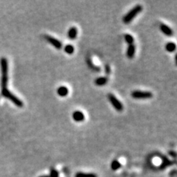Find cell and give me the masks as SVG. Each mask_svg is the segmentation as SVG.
Masks as SVG:
<instances>
[{"mask_svg":"<svg viewBox=\"0 0 177 177\" xmlns=\"http://www.w3.org/2000/svg\"><path fill=\"white\" fill-rule=\"evenodd\" d=\"M72 118L75 122H82L85 119L84 114L81 111H75L72 114Z\"/></svg>","mask_w":177,"mask_h":177,"instance_id":"cell-6","label":"cell"},{"mask_svg":"<svg viewBox=\"0 0 177 177\" xmlns=\"http://www.w3.org/2000/svg\"><path fill=\"white\" fill-rule=\"evenodd\" d=\"M120 167V162H119L118 161H117V160L112 162V163H111V168H112V169L117 170V169H118Z\"/></svg>","mask_w":177,"mask_h":177,"instance_id":"cell-16","label":"cell"},{"mask_svg":"<svg viewBox=\"0 0 177 177\" xmlns=\"http://www.w3.org/2000/svg\"><path fill=\"white\" fill-rule=\"evenodd\" d=\"M108 78L106 77H98L95 81V84L98 86H102L107 84Z\"/></svg>","mask_w":177,"mask_h":177,"instance_id":"cell-11","label":"cell"},{"mask_svg":"<svg viewBox=\"0 0 177 177\" xmlns=\"http://www.w3.org/2000/svg\"><path fill=\"white\" fill-rule=\"evenodd\" d=\"M135 50H136V48H135V46L134 44H130V45H128L126 52L127 57H128V59H132V58L134 56Z\"/></svg>","mask_w":177,"mask_h":177,"instance_id":"cell-9","label":"cell"},{"mask_svg":"<svg viewBox=\"0 0 177 177\" xmlns=\"http://www.w3.org/2000/svg\"><path fill=\"white\" fill-rule=\"evenodd\" d=\"M176 46L175 43L174 42H168L165 46L166 50L169 52H174L176 50Z\"/></svg>","mask_w":177,"mask_h":177,"instance_id":"cell-12","label":"cell"},{"mask_svg":"<svg viewBox=\"0 0 177 177\" xmlns=\"http://www.w3.org/2000/svg\"><path fill=\"white\" fill-rule=\"evenodd\" d=\"M64 51L66 53L69 54V55H72V54L74 52L75 48L74 47H73V45H72V44H67V45L65 46Z\"/></svg>","mask_w":177,"mask_h":177,"instance_id":"cell-13","label":"cell"},{"mask_svg":"<svg viewBox=\"0 0 177 177\" xmlns=\"http://www.w3.org/2000/svg\"><path fill=\"white\" fill-rule=\"evenodd\" d=\"M142 10V7L140 5H136V6L134 7L129 12H128L125 16H123V22L125 24H128V23L131 22L133 19H134L135 16H137Z\"/></svg>","mask_w":177,"mask_h":177,"instance_id":"cell-2","label":"cell"},{"mask_svg":"<svg viewBox=\"0 0 177 177\" xmlns=\"http://www.w3.org/2000/svg\"><path fill=\"white\" fill-rule=\"evenodd\" d=\"M44 38L47 41V42H49L51 45H52L54 47H55L57 49H61L62 48L61 42L59 40H58L57 38H53V37L48 35L44 36Z\"/></svg>","mask_w":177,"mask_h":177,"instance_id":"cell-5","label":"cell"},{"mask_svg":"<svg viewBox=\"0 0 177 177\" xmlns=\"http://www.w3.org/2000/svg\"><path fill=\"white\" fill-rule=\"evenodd\" d=\"M125 41L128 44V45H130V44H133V43H134V37H133L131 35H130V34H125Z\"/></svg>","mask_w":177,"mask_h":177,"instance_id":"cell-14","label":"cell"},{"mask_svg":"<svg viewBox=\"0 0 177 177\" xmlns=\"http://www.w3.org/2000/svg\"><path fill=\"white\" fill-rule=\"evenodd\" d=\"M131 96L135 99H149L153 97V94L151 92H145V91H134L131 93Z\"/></svg>","mask_w":177,"mask_h":177,"instance_id":"cell-4","label":"cell"},{"mask_svg":"<svg viewBox=\"0 0 177 177\" xmlns=\"http://www.w3.org/2000/svg\"><path fill=\"white\" fill-rule=\"evenodd\" d=\"M76 177H96L95 175L92 174H82V173H78L76 175Z\"/></svg>","mask_w":177,"mask_h":177,"instance_id":"cell-15","label":"cell"},{"mask_svg":"<svg viewBox=\"0 0 177 177\" xmlns=\"http://www.w3.org/2000/svg\"><path fill=\"white\" fill-rule=\"evenodd\" d=\"M87 62H88V64L89 65V66H90V67L92 69V70H96L97 72H99L100 69L98 68V67H96V66H94L93 63H92V61H91L90 59H88V60H87Z\"/></svg>","mask_w":177,"mask_h":177,"instance_id":"cell-17","label":"cell"},{"mask_svg":"<svg viewBox=\"0 0 177 177\" xmlns=\"http://www.w3.org/2000/svg\"><path fill=\"white\" fill-rule=\"evenodd\" d=\"M110 71H111L110 66H109L108 64L105 65V72H106V74H109V73H110Z\"/></svg>","mask_w":177,"mask_h":177,"instance_id":"cell-18","label":"cell"},{"mask_svg":"<svg viewBox=\"0 0 177 177\" xmlns=\"http://www.w3.org/2000/svg\"><path fill=\"white\" fill-rule=\"evenodd\" d=\"M77 35V29L75 27H72L68 30V38L70 39H75Z\"/></svg>","mask_w":177,"mask_h":177,"instance_id":"cell-10","label":"cell"},{"mask_svg":"<svg viewBox=\"0 0 177 177\" xmlns=\"http://www.w3.org/2000/svg\"><path fill=\"white\" fill-rule=\"evenodd\" d=\"M69 89L68 88L65 86H61L59 87L57 89V94L61 97H66L68 95Z\"/></svg>","mask_w":177,"mask_h":177,"instance_id":"cell-8","label":"cell"},{"mask_svg":"<svg viewBox=\"0 0 177 177\" xmlns=\"http://www.w3.org/2000/svg\"><path fill=\"white\" fill-rule=\"evenodd\" d=\"M1 64V70H2V77H1V87H2V95L5 98L9 99L13 102L16 106L19 108L23 107L24 103L19 98L15 96L12 92H10L8 88V61L5 58H2L0 61Z\"/></svg>","mask_w":177,"mask_h":177,"instance_id":"cell-1","label":"cell"},{"mask_svg":"<svg viewBox=\"0 0 177 177\" xmlns=\"http://www.w3.org/2000/svg\"><path fill=\"white\" fill-rule=\"evenodd\" d=\"M160 30H161V31L164 33V35L168 37L173 36V35H174V32L171 30V27H168V25H166L165 24H161Z\"/></svg>","mask_w":177,"mask_h":177,"instance_id":"cell-7","label":"cell"},{"mask_svg":"<svg viewBox=\"0 0 177 177\" xmlns=\"http://www.w3.org/2000/svg\"><path fill=\"white\" fill-rule=\"evenodd\" d=\"M108 99H109L111 104L112 105L113 107H114L117 111H123V106L121 102H120L113 94L109 93V95H108Z\"/></svg>","mask_w":177,"mask_h":177,"instance_id":"cell-3","label":"cell"}]
</instances>
